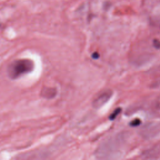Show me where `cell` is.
Masks as SVG:
<instances>
[{
    "label": "cell",
    "mask_w": 160,
    "mask_h": 160,
    "mask_svg": "<svg viewBox=\"0 0 160 160\" xmlns=\"http://www.w3.org/2000/svg\"><path fill=\"white\" fill-rule=\"evenodd\" d=\"M34 65L29 59H19L11 63L8 68V74L12 79H16L20 76L32 71Z\"/></svg>",
    "instance_id": "cell-1"
},
{
    "label": "cell",
    "mask_w": 160,
    "mask_h": 160,
    "mask_svg": "<svg viewBox=\"0 0 160 160\" xmlns=\"http://www.w3.org/2000/svg\"><path fill=\"white\" fill-rule=\"evenodd\" d=\"M112 95V91L111 89H106L101 91L94 99L92 103V106L96 109L101 108L109 101Z\"/></svg>",
    "instance_id": "cell-2"
},
{
    "label": "cell",
    "mask_w": 160,
    "mask_h": 160,
    "mask_svg": "<svg viewBox=\"0 0 160 160\" xmlns=\"http://www.w3.org/2000/svg\"><path fill=\"white\" fill-rule=\"evenodd\" d=\"M153 44L154 46L156 48H160V42L159 40L157 39H154L153 41Z\"/></svg>",
    "instance_id": "cell-6"
},
{
    "label": "cell",
    "mask_w": 160,
    "mask_h": 160,
    "mask_svg": "<svg viewBox=\"0 0 160 160\" xmlns=\"http://www.w3.org/2000/svg\"><path fill=\"white\" fill-rule=\"evenodd\" d=\"M56 89L52 88H46L43 91L42 95L47 98H51L56 94Z\"/></svg>",
    "instance_id": "cell-3"
},
{
    "label": "cell",
    "mask_w": 160,
    "mask_h": 160,
    "mask_svg": "<svg viewBox=\"0 0 160 160\" xmlns=\"http://www.w3.org/2000/svg\"><path fill=\"white\" fill-rule=\"evenodd\" d=\"M92 57L94 58V59H98L99 58V54L98 52H94L92 54Z\"/></svg>",
    "instance_id": "cell-8"
},
{
    "label": "cell",
    "mask_w": 160,
    "mask_h": 160,
    "mask_svg": "<svg viewBox=\"0 0 160 160\" xmlns=\"http://www.w3.org/2000/svg\"><path fill=\"white\" fill-rule=\"evenodd\" d=\"M121 109L120 108H116V109L111 114V115H110V116H109V119H111V120L114 119L118 116V114L121 112Z\"/></svg>",
    "instance_id": "cell-4"
},
{
    "label": "cell",
    "mask_w": 160,
    "mask_h": 160,
    "mask_svg": "<svg viewBox=\"0 0 160 160\" xmlns=\"http://www.w3.org/2000/svg\"><path fill=\"white\" fill-rule=\"evenodd\" d=\"M140 124H141V121H140L139 119H134L133 121H132L130 122V125H131V126H133V127L138 126H139Z\"/></svg>",
    "instance_id": "cell-5"
},
{
    "label": "cell",
    "mask_w": 160,
    "mask_h": 160,
    "mask_svg": "<svg viewBox=\"0 0 160 160\" xmlns=\"http://www.w3.org/2000/svg\"><path fill=\"white\" fill-rule=\"evenodd\" d=\"M156 108L158 109H160V94L159 96H158L157 100H156Z\"/></svg>",
    "instance_id": "cell-7"
}]
</instances>
